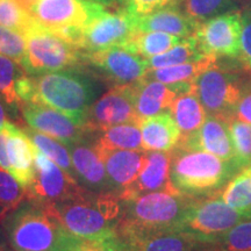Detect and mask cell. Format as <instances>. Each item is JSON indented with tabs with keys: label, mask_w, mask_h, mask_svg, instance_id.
Returning a JSON list of instances; mask_svg holds the SVG:
<instances>
[{
	"label": "cell",
	"mask_w": 251,
	"mask_h": 251,
	"mask_svg": "<svg viewBox=\"0 0 251 251\" xmlns=\"http://www.w3.org/2000/svg\"><path fill=\"white\" fill-rule=\"evenodd\" d=\"M17 93L23 103L48 106L85 125L97 86L92 78L74 68L34 76L25 74L18 80Z\"/></svg>",
	"instance_id": "cell-1"
},
{
	"label": "cell",
	"mask_w": 251,
	"mask_h": 251,
	"mask_svg": "<svg viewBox=\"0 0 251 251\" xmlns=\"http://www.w3.org/2000/svg\"><path fill=\"white\" fill-rule=\"evenodd\" d=\"M49 206L68 234L86 241L115 238L124 211L122 200L115 193L91 191Z\"/></svg>",
	"instance_id": "cell-2"
},
{
	"label": "cell",
	"mask_w": 251,
	"mask_h": 251,
	"mask_svg": "<svg viewBox=\"0 0 251 251\" xmlns=\"http://www.w3.org/2000/svg\"><path fill=\"white\" fill-rule=\"evenodd\" d=\"M196 199L181 193L158 191L122 200L124 211L117 236L179 231L185 215Z\"/></svg>",
	"instance_id": "cell-3"
},
{
	"label": "cell",
	"mask_w": 251,
	"mask_h": 251,
	"mask_svg": "<svg viewBox=\"0 0 251 251\" xmlns=\"http://www.w3.org/2000/svg\"><path fill=\"white\" fill-rule=\"evenodd\" d=\"M4 230L18 251H69L80 241L68 234L49 205L28 200L8 213Z\"/></svg>",
	"instance_id": "cell-4"
},
{
	"label": "cell",
	"mask_w": 251,
	"mask_h": 251,
	"mask_svg": "<svg viewBox=\"0 0 251 251\" xmlns=\"http://www.w3.org/2000/svg\"><path fill=\"white\" fill-rule=\"evenodd\" d=\"M241 171L235 161H225L202 150L179 146L171 150V183L185 196H214Z\"/></svg>",
	"instance_id": "cell-5"
},
{
	"label": "cell",
	"mask_w": 251,
	"mask_h": 251,
	"mask_svg": "<svg viewBox=\"0 0 251 251\" xmlns=\"http://www.w3.org/2000/svg\"><path fill=\"white\" fill-rule=\"evenodd\" d=\"M241 63L219 62V58L194 80L193 91L205 108L207 115L227 122L235 119L250 72Z\"/></svg>",
	"instance_id": "cell-6"
},
{
	"label": "cell",
	"mask_w": 251,
	"mask_h": 251,
	"mask_svg": "<svg viewBox=\"0 0 251 251\" xmlns=\"http://www.w3.org/2000/svg\"><path fill=\"white\" fill-rule=\"evenodd\" d=\"M26 55L21 67L27 75H41L76 68L84 61L83 51L57 34L35 24L25 33Z\"/></svg>",
	"instance_id": "cell-7"
},
{
	"label": "cell",
	"mask_w": 251,
	"mask_h": 251,
	"mask_svg": "<svg viewBox=\"0 0 251 251\" xmlns=\"http://www.w3.org/2000/svg\"><path fill=\"white\" fill-rule=\"evenodd\" d=\"M250 220L219 196L197 198L185 215L179 231L202 242H213L235 226Z\"/></svg>",
	"instance_id": "cell-8"
},
{
	"label": "cell",
	"mask_w": 251,
	"mask_h": 251,
	"mask_svg": "<svg viewBox=\"0 0 251 251\" xmlns=\"http://www.w3.org/2000/svg\"><path fill=\"white\" fill-rule=\"evenodd\" d=\"M136 17L127 9L103 12L83 28L70 33L69 40L83 52L125 47L136 33Z\"/></svg>",
	"instance_id": "cell-9"
},
{
	"label": "cell",
	"mask_w": 251,
	"mask_h": 251,
	"mask_svg": "<svg viewBox=\"0 0 251 251\" xmlns=\"http://www.w3.org/2000/svg\"><path fill=\"white\" fill-rule=\"evenodd\" d=\"M35 172L29 186L26 188V199L43 205L67 201L86 193V188L75 180L57 164L50 161L39 149L35 150Z\"/></svg>",
	"instance_id": "cell-10"
},
{
	"label": "cell",
	"mask_w": 251,
	"mask_h": 251,
	"mask_svg": "<svg viewBox=\"0 0 251 251\" xmlns=\"http://www.w3.org/2000/svg\"><path fill=\"white\" fill-rule=\"evenodd\" d=\"M105 12V6L89 0H36L29 14L45 29L59 33L83 28Z\"/></svg>",
	"instance_id": "cell-11"
},
{
	"label": "cell",
	"mask_w": 251,
	"mask_h": 251,
	"mask_svg": "<svg viewBox=\"0 0 251 251\" xmlns=\"http://www.w3.org/2000/svg\"><path fill=\"white\" fill-rule=\"evenodd\" d=\"M241 12H229L198 25L196 39L202 54L216 58L240 56Z\"/></svg>",
	"instance_id": "cell-12"
},
{
	"label": "cell",
	"mask_w": 251,
	"mask_h": 251,
	"mask_svg": "<svg viewBox=\"0 0 251 251\" xmlns=\"http://www.w3.org/2000/svg\"><path fill=\"white\" fill-rule=\"evenodd\" d=\"M135 108L134 85H114L91 106L85 126L92 135L113 126L141 122Z\"/></svg>",
	"instance_id": "cell-13"
},
{
	"label": "cell",
	"mask_w": 251,
	"mask_h": 251,
	"mask_svg": "<svg viewBox=\"0 0 251 251\" xmlns=\"http://www.w3.org/2000/svg\"><path fill=\"white\" fill-rule=\"evenodd\" d=\"M84 61L113 81L115 85H135L146 78L148 62L126 47L83 52Z\"/></svg>",
	"instance_id": "cell-14"
},
{
	"label": "cell",
	"mask_w": 251,
	"mask_h": 251,
	"mask_svg": "<svg viewBox=\"0 0 251 251\" xmlns=\"http://www.w3.org/2000/svg\"><path fill=\"white\" fill-rule=\"evenodd\" d=\"M28 127L70 146L92 135L86 126L57 109L35 102H24L20 107Z\"/></svg>",
	"instance_id": "cell-15"
},
{
	"label": "cell",
	"mask_w": 251,
	"mask_h": 251,
	"mask_svg": "<svg viewBox=\"0 0 251 251\" xmlns=\"http://www.w3.org/2000/svg\"><path fill=\"white\" fill-rule=\"evenodd\" d=\"M68 148L78 183L91 192H111L105 164L94 143L86 139Z\"/></svg>",
	"instance_id": "cell-16"
},
{
	"label": "cell",
	"mask_w": 251,
	"mask_h": 251,
	"mask_svg": "<svg viewBox=\"0 0 251 251\" xmlns=\"http://www.w3.org/2000/svg\"><path fill=\"white\" fill-rule=\"evenodd\" d=\"M98 151L105 164L111 192L117 196H120L139 178L148 156L147 150L98 149Z\"/></svg>",
	"instance_id": "cell-17"
},
{
	"label": "cell",
	"mask_w": 251,
	"mask_h": 251,
	"mask_svg": "<svg viewBox=\"0 0 251 251\" xmlns=\"http://www.w3.org/2000/svg\"><path fill=\"white\" fill-rule=\"evenodd\" d=\"M193 89V84H177L168 85L155 79L144 78L135 84V108L141 120L170 112L175 99L180 93Z\"/></svg>",
	"instance_id": "cell-18"
},
{
	"label": "cell",
	"mask_w": 251,
	"mask_h": 251,
	"mask_svg": "<svg viewBox=\"0 0 251 251\" xmlns=\"http://www.w3.org/2000/svg\"><path fill=\"white\" fill-rule=\"evenodd\" d=\"M177 146L202 150L225 161H235V151L228 122L211 115H207L206 120L196 133L180 140Z\"/></svg>",
	"instance_id": "cell-19"
},
{
	"label": "cell",
	"mask_w": 251,
	"mask_h": 251,
	"mask_svg": "<svg viewBox=\"0 0 251 251\" xmlns=\"http://www.w3.org/2000/svg\"><path fill=\"white\" fill-rule=\"evenodd\" d=\"M170 168L171 151H148L146 165L139 178L126 188L119 198L126 200L140 194L158 191L179 193L171 183Z\"/></svg>",
	"instance_id": "cell-20"
},
{
	"label": "cell",
	"mask_w": 251,
	"mask_h": 251,
	"mask_svg": "<svg viewBox=\"0 0 251 251\" xmlns=\"http://www.w3.org/2000/svg\"><path fill=\"white\" fill-rule=\"evenodd\" d=\"M7 143L6 157L8 162V172L25 188L29 186L35 172L36 147L25 129H21L13 122L7 121Z\"/></svg>",
	"instance_id": "cell-21"
},
{
	"label": "cell",
	"mask_w": 251,
	"mask_h": 251,
	"mask_svg": "<svg viewBox=\"0 0 251 251\" xmlns=\"http://www.w3.org/2000/svg\"><path fill=\"white\" fill-rule=\"evenodd\" d=\"M115 238L122 251H209L208 242H202L181 231Z\"/></svg>",
	"instance_id": "cell-22"
},
{
	"label": "cell",
	"mask_w": 251,
	"mask_h": 251,
	"mask_svg": "<svg viewBox=\"0 0 251 251\" xmlns=\"http://www.w3.org/2000/svg\"><path fill=\"white\" fill-rule=\"evenodd\" d=\"M198 23L192 20L179 6H169L152 13L136 17L137 30L163 31L181 39L193 36Z\"/></svg>",
	"instance_id": "cell-23"
},
{
	"label": "cell",
	"mask_w": 251,
	"mask_h": 251,
	"mask_svg": "<svg viewBox=\"0 0 251 251\" xmlns=\"http://www.w3.org/2000/svg\"><path fill=\"white\" fill-rule=\"evenodd\" d=\"M143 149L147 151H171L180 141V130L171 111L141 121Z\"/></svg>",
	"instance_id": "cell-24"
},
{
	"label": "cell",
	"mask_w": 251,
	"mask_h": 251,
	"mask_svg": "<svg viewBox=\"0 0 251 251\" xmlns=\"http://www.w3.org/2000/svg\"><path fill=\"white\" fill-rule=\"evenodd\" d=\"M171 114L180 130V140L186 139L201 127L207 113L193 89L180 93L171 106Z\"/></svg>",
	"instance_id": "cell-25"
},
{
	"label": "cell",
	"mask_w": 251,
	"mask_h": 251,
	"mask_svg": "<svg viewBox=\"0 0 251 251\" xmlns=\"http://www.w3.org/2000/svg\"><path fill=\"white\" fill-rule=\"evenodd\" d=\"M94 146L103 150H144L141 122L113 126L96 134Z\"/></svg>",
	"instance_id": "cell-26"
},
{
	"label": "cell",
	"mask_w": 251,
	"mask_h": 251,
	"mask_svg": "<svg viewBox=\"0 0 251 251\" xmlns=\"http://www.w3.org/2000/svg\"><path fill=\"white\" fill-rule=\"evenodd\" d=\"M216 57L205 56L198 61L184 63V64L172 65V67L151 69L148 71L146 78L155 79L168 85L177 84H193L194 80L216 61Z\"/></svg>",
	"instance_id": "cell-27"
},
{
	"label": "cell",
	"mask_w": 251,
	"mask_h": 251,
	"mask_svg": "<svg viewBox=\"0 0 251 251\" xmlns=\"http://www.w3.org/2000/svg\"><path fill=\"white\" fill-rule=\"evenodd\" d=\"M181 40H183L181 37L163 31L136 30V33L125 47L141 57L149 59L174 48Z\"/></svg>",
	"instance_id": "cell-28"
},
{
	"label": "cell",
	"mask_w": 251,
	"mask_h": 251,
	"mask_svg": "<svg viewBox=\"0 0 251 251\" xmlns=\"http://www.w3.org/2000/svg\"><path fill=\"white\" fill-rule=\"evenodd\" d=\"M250 0H180L179 7L198 24L229 13L241 12Z\"/></svg>",
	"instance_id": "cell-29"
},
{
	"label": "cell",
	"mask_w": 251,
	"mask_h": 251,
	"mask_svg": "<svg viewBox=\"0 0 251 251\" xmlns=\"http://www.w3.org/2000/svg\"><path fill=\"white\" fill-rule=\"evenodd\" d=\"M205 56L207 55L202 54L199 46H198L196 36L193 35L185 37L174 48L168 50L166 52H163L161 55L153 56V57L147 59V62H148L149 70H151V69L172 67V65L198 61Z\"/></svg>",
	"instance_id": "cell-30"
},
{
	"label": "cell",
	"mask_w": 251,
	"mask_h": 251,
	"mask_svg": "<svg viewBox=\"0 0 251 251\" xmlns=\"http://www.w3.org/2000/svg\"><path fill=\"white\" fill-rule=\"evenodd\" d=\"M35 147L41 152L45 153L50 161L57 164L62 170H64L69 176H71L75 180L76 179V174H75L74 165H72L70 150H69L67 144L59 142L58 140L50 137L48 135L40 133L31 128L28 127L25 129Z\"/></svg>",
	"instance_id": "cell-31"
},
{
	"label": "cell",
	"mask_w": 251,
	"mask_h": 251,
	"mask_svg": "<svg viewBox=\"0 0 251 251\" xmlns=\"http://www.w3.org/2000/svg\"><path fill=\"white\" fill-rule=\"evenodd\" d=\"M25 74L26 71L18 62L0 55V97L12 114L17 113L23 103L17 93V84Z\"/></svg>",
	"instance_id": "cell-32"
},
{
	"label": "cell",
	"mask_w": 251,
	"mask_h": 251,
	"mask_svg": "<svg viewBox=\"0 0 251 251\" xmlns=\"http://www.w3.org/2000/svg\"><path fill=\"white\" fill-rule=\"evenodd\" d=\"M224 201L251 220V177L246 172L237 174L219 192Z\"/></svg>",
	"instance_id": "cell-33"
},
{
	"label": "cell",
	"mask_w": 251,
	"mask_h": 251,
	"mask_svg": "<svg viewBox=\"0 0 251 251\" xmlns=\"http://www.w3.org/2000/svg\"><path fill=\"white\" fill-rule=\"evenodd\" d=\"M228 127L235 151V162L243 171L251 166V125L233 119L228 122Z\"/></svg>",
	"instance_id": "cell-34"
},
{
	"label": "cell",
	"mask_w": 251,
	"mask_h": 251,
	"mask_svg": "<svg viewBox=\"0 0 251 251\" xmlns=\"http://www.w3.org/2000/svg\"><path fill=\"white\" fill-rule=\"evenodd\" d=\"M209 251H251V220L235 226L225 235L208 242Z\"/></svg>",
	"instance_id": "cell-35"
},
{
	"label": "cell",
	"mask_w": 251,
	"mask_h": 251,
	"mask_svg": "<svg viewBox=\"0 0 251 251\" xmlns=\"http://www.w3.org/2000/svg\"><path fill=\"white\" fill-rule=\"evenodd\" d=\"M35 20L15 0H0V26L25 34Z\"/></svg>",
	"instance_id": "cell-36"
},
{
	"label": "cell",
	"mask_w": 251,
	"mask_h": 251,
	"mask_svg": "<svg viewBox=\"0 0 251 251\" xmlns=\"http://www.w3.org/2000/svg\"><path fill=\"white\" fill-rule=\"evenodd\" d=\"M26 199V188L0 166V207L12 212Z\"/></svg>",
	"instance_id": "cell-37"
},
{
	"label": "cell",
	"mask_w": 251,
	"mask_h": 251,
	"mask_svg": "<svg viewBox=\"0 0 251 251\" xmlns=\"http://www.w3.org/2000/svg\"><path fill=\"white\" fill-rule=\"evenodd\" d=\"M27 41L25 34L0 26V55L13 59L21 65L26 55Z\"/></svg>",
	"instance_id": "cell-38"
},
{
	"label": "cell",
	"mask_w": 251,
	"mask_h": 251,
	"mask_svg": "<svg viewBox=\"0 0 251 251\" xmlns=\"http://www.w3.org/2000/svg\"><path fill=\"white\" fill-rule=\"evenodd\" d=\"M242 28H241L240 61L247 69L251 70V0L241 11Z\"/></svg>",
	"instance_id": "cell-39"
},
{
	"label": "cell",
	"mask_w": 251,
	"mask_h": 251,
	"mask_svg": "<svg viewBox=\"0 0 251 251\" xmlns=\"http://www.w3.org/2000/svg\"><path fill=\"white\" fill-rule=\"evenodd\" d=\"M120 2L129 13L142 17L169 6H179L180 0H120Z\"/></svg>",
	"instance_id": "cell-40"
},
{
	"label": "cell",
	"mask_w": 251,
	"mask_h": 251,
	"mask_svg": "<svg viewBox=\"0 0 251 251\" xmlns=\"http://www.w3.org/2000/svg\"><path fill=\"white\" fill-rule=\"evenodd\" d=\"M69 251H122L117 238L106 241L80 240Z\"/></svg>",
	"instance_id": "cell-41"
},
{
	"label": "cell",
	"mask_w": 251,
	"mask_h": 251,
	"mask_svg": "<svg viewBox=\"0 0 251 251\" xmlns=\"http://www.w3.org/2000/svg\"><path fill=\"white\" fill-rule=\"evenodd\" d=\"M235 119L246 121L251 125V72L244 87L240 101L237 103Z\"/></svg>",
	"instance_id": "cell-42"
},
{
	"label": "cell",
	"mask_w": 251,
	"mask_h": 251,
	"mask_svg": "<svg viewBox=\"0 0 251 251\" xmlns=\"http://www.w3.org/2000/svg\"><path fill=\"white\" fill-rule=\"evenodd\" d=\"M8 113H11L8 106L6 105V102L0 97V128L8 121Z\"/></svg>",
	"instance_id": "cell-43"
},
{
	"label": "cell",
	"mask_w": 251,
	"mask_h": 251,
	"mask_svg": "<svg viewBox=\"0 0 251 251\" xmlns=\"http://www.w3.org/2000/svg\"><path fill=\"white\" fill-rule=\"evenodd\" d=\"M15 1H17L24 9H26L28 13H29L30 8L33 7L34 4H35L36 0H15Z\"/></svg>",
	"instance_id": "cell-44"
},
{
	"label": "cell",
	"mask_w": 251,
	"mask_h": 251,
	"mask_svg": "<svg viewBox=\"0 0 251 251\" xmlns=\"http://www.w3.org/2000/svg\"><path fill=\"white\" fill-rule=\"evenodd\" d=\"M89 1H93V2H97V4H100L102 6H115L118 4V2H120V0H89Z\"/></svg>",
	"instance_id": "cell-45"
},
{
	"label": "cell",
	"mask_w": 251,
	"mask_h": 251,
	"mask_svg": "<svg viewBox=\"0 0 251 251\" xmlns=\"http://www.w3.org/2000/svg\"><path fill=\"white\" fill-rule=\"evenodd\" d=\"M8 213H9V211H7V209L0 207V228H1V226H4V221H5L6 216L8 215Z\"/></svg>",
	"instance_id": "cell-46"
},
{
	"label": "cell",
	"mask_w": 251,
	"mask_h": 251,
	"mask_svg": "<svg viewBox=\"0 0 251 251\" xmlns=\"http://www.w3.org/2000/svg\"><path fill=\"white\" fill-rule=\"evenodd\" d=\"M243 172H246L247 175H249L250 177H251V166H249V168L246 169V170H243Z\"/></svg>",
	"instance_id": "cell-47"
},
{
	"label": "cell",
	"mask_w": 251,
	"mask_h": 251,
	"mask_svg": "<svg viewBox=\"0 0 251 251\" xmlns=\"http://www.w3.org/2000/svg\"><path fill=\"white\" fill-rule=\"evenodd\" d=\"M0 251H9V250L4 246V244H0Z\"/></svg>",
	"instance_id": "cell-48"
},
{
	"label": "cell",
	"mask_w": 251,
	"mask_h": 251,
	"mask_svg": "<svg viewBox=\"0 0 251 251\" xmlns=\"http://www.w3.org/2000/svg\"><path fill=\"white\" fill-rule=\"evenodd\" d=\"M9 251H18V250H14V249H12V250H9Z\"/></svg>",
	"instance_id": "cell-49"
}]
</instances>
